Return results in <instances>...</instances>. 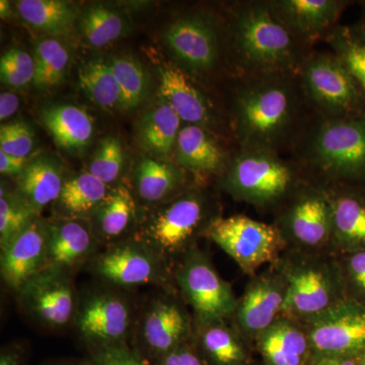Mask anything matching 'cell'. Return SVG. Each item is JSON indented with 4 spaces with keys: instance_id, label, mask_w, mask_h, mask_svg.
Wrapping results in <instances>:
<instances>
[{
    "instance_id": "6da1fadb",
    "label": "cell",
    "mask_w": 365,
    "mask_h": 365,
    "mask_svg": "<svg viewBox=\"0 0 365 365\" xmlns=\"http://www.w3.org/2000/svg\"><path fill=\"white\" fill-rule=\"evenodd\" d=\"M225 108L235 143L289 153L312 113L297 74L230 78Z\"/></svg>"
},
{
    "instance_id": "7a4b0ae2",
    "label": "cell",
    "mask_w": 365,
    "mask_h": 365,
    "mask_svg": "<svg viewBox=\"0 0 365 365\" xmlns=\"http://www.w3.org/2000/svg\"><path fill=\"white\" fill-rule=\"evenodd\" d=\"M232 78L299 74L314 48L302 44L274 16L269 0H242L223 14Z\"/></svg>"
},
{
    "instance_id": "3957f363",
    "label": "cell",
    "mask_w": 365,
    "mask_h": 365,
    "mask_svg": "<svg viewBox=\"0 0 365 365\" xmlns=\"http://www.w3.org/2000/svg\"><path fill=\"white\" fill-rule=\"evenodd\" d=\"M288 155L319 186L365 188V115L342 119L312 115Z\"/></svg>"
},
{
    "instance_id": "277c9868",
    "label": "cell",
    "mask_w": 365,
    "mask_h": 365,
    "mask_svg": "<svg viewBox=\"0 0 365 365\" xmlns=\"http://www.w3.org/2000/svg\"><path fill=\"white\" fill-rule=\"evenodd\" d=\"M220 216L213 197L202 185L194 182L176 198L153 208L140 220L132 237L148 245L170 267L197 246L199 237H205Z\"/></svg>"
},
{
    "instance_id": "5b68a950",
    "label": "cell",
    "mask_w": 365,
    "mask_h": 365,
    "mask_svg": "<svg viewBox=\"0 0 365 365\" xmlns=\"http://www.w3.org/2000/svg\"><path fill=\"white\" fill-rule=\"evenodd\" d=\"M292 160L265 148H237L225 176L218 181L235 200L261 210L278 211L309 182Z\"/></svg>"
},
{
    "instance_id": "8992f818",
    "label": "cell",
    "mask_w": 365,
    "mask_h": 365,
    "mask_svg": "<svg viewBox=\"0 0 365 365\" xmlns=\"http://www.w3.org/2000/svg\"><path fill=\"white\" fill-rule=\"evenodd\" d=\"M276 264L287 285L282 316L304 324L347 299L338 255L294 249Z\"/></svg>"
},
{
    "instance_id": "52a82bcc",
    "label": "cell",
    "mask_w": 365,
    "mask_h": 365,
    "mask_svg": "<svg viewBox=\"0 0 365 365\" xmlns=\"http://www.w3.org/2000/svg\"><path fill=\"white\" fill-rule=\"evenodd\" d=\"M163 38L172 61L204 88V81L223 62L230 69L223 16L207 9H192L170 21Z\"/></svg>"
},
{
    "instance_id": "ba28073f",
    "label": "cell",
    "mask_w": 365,
    "mask_h": 365,
    "mask_svg": "<svg viewBox=\"0 0 365 365\" xmlns=\"http://www.w3.org/2000/svg\"><path fill=\"white\" fill-rule=\"evenodd\" d=\"M297 76L312 115L327 119L365 115L364 93L331 50L314 49L304 59Z\"/></svg>"
},
{
    "instance_id": "9c48e42d",
    "label": "cell",
    "mask_w": 365,
    "mask_h": 365,
    "mask_svg": "<svg viewBox=\"0 0 365 365\" xmlns=\"http://www.w3.org/2000/svg\"><path fill=\"white\" fill-rule=\"evenodd\" d=\"M205 237L215 242L248 275L268 263H275L285 248L284 239L275 225L237 215L216 218Z\"/></svg>"
},
{
    "instance_id": "30bf717a",
    "label": "cell",
    "mask_w": 365,
    "mask_h": 365,
    "mask_svg": "<svg viewBox=\"0 0 365 365\" xmlns=\"http://www.w3.org/2000/svg\"><path fill=\"white\" fill-rule=\"evenodd\" d=\"M174 279L182 299L193 309L195 326L234 314L237 299L232 285L216 272L207 255L194 247L179 262Z\"/></svg>"
},
{
    "instance_id": "8fae6325",
    "label": "cell",
    "mask_w": 365,
    "mask_h": 365,
    "mask_svg": "<svg viewBox=\"0 0 365 365\" xmlns=\"http://www.w3.org/2000/svg\"><path fill=\"white\" fill-rule=\"evenodd\" d=\"M274 225L287 246L302 251L321 252L331 247L332 206L327 190L316 182H304L277 211Z\"/></svg>"
},
{
    "instance_id": "7c38bea8",
    "label": "cell",
    "mask_w": 365,
    "mask_h": 365,
    "mask_svg": "<svg viewBox=\"0 0 365 365\" xmlns=\"http://www.w3.org/2000/svg\"><path fill=\"white\" fill-rule=\"evenodd\" d=\"M158 71V97L173 108L182 124L202 127L235 143L225 108L213 100L207 88L173 61L160 60Z\"/></svg>"
},
{
    "instance_id": "4fadbf2b",
    "label": "cell",
    "mask_w": 365,
    "mask_h": 365,
    "mask_svg": "<svg viewBox=\"0 0 365 365\" xmlns=\"http://www.w3.org/2000/svg\"><path fill=\"white\" fill-rule=\"evenodd\" d=\"M91 263L96 275L117 287L170 285V266L148 245L134 237L108 247Z\"/></svg>"
},
{
    "instance_id": "5bb4252c",
    "label": "cell",
    "mask_w": 365,
    "mask_h": 365,
    "mask_svg": "<svg viewBox=\"0 0 365 365\" xmlns=\"http://www.w3.org/2000/svg\"><path fill=\"white\" fill-rule=\"evenodd\" d=\"M314 355L359 357L365 353V307L345 299L302 324Z\"/></svg>"
},
{
    "instance_id": "9a60e30c",
    "label": "cell",
    "mask_w": 365,
    "mask_h": 365,
    "mask_svg": "<svg viewBox=\"0 0 365 365\" xmlns=\"http://www.w3.org/2000/svg\"><path fill=\"white\" fill-rule=\"evenodd\" d=\"M239 146L213 132L182 124L178 137L174 162L198 185L210 179L220 181L230 168Z\"/></svg>"
},
{
    "instance_id": "2e32d148",
    "label": "cell",
    "mask_w": 365,
    "mask_h": 365,
    "mask_svg": "<svg viewBox=\"0 0 365 365\" xmlns=\"http://www.w3.org/2000/svg\"><path fill=\"white\" fill-rule=\"evenodd\" d=\"M287 281L277 264L254 276L241 299H237L234 316L242 335L257 339L282 316L287 297Z\"/></svg>"
},
{
    "instance_id": "e0dca14e",
    "label": "cell",
    "mask_w": 365,
    "mask_h": 365,
    "mask_svg": "<svg viewBox=\"0 0 365 365\" xmlns=\"http://www.w3.org/2000/svg\"><path fill=\"white\" fill-rule=\"evenodd\" d=\"M18 294L23 309L43 325L60 328L76 314V294L66 273L44 269L28 281Z\"/></svg>"
},
{
    "instance_id": "ac0fdd59",
    "label": "cell",
    "mask_w": 365,
    "mask_h": 365,
    "mask_svg": "<svg viewBox=\"0 0 365 365\" xmlns=\"http://www.w3.org/2000/svg\"><path fill=\"white\" fill-rule=\"evenodd\" d=\"M353 4L349 0H269L277 20L299 42L311 48L326 41Z\"/></svg>"
},
{
    "instance_id": "d6986e66",
    "label": "cell",
    "mask_w": 365,
    "mask_h": 365,
    "mask_svg": "<svg viewBox=\"0 0 365 365\" xmlns=\"http://www.w3.org/2000/svg\"><path fill=\"white\" fill-rule=\"evenodd\" d=\"M100 242L88 220H47V263L45 269L69 275L96 256Z\"/></svg>"
},
{
    "instance_id": "ffe728a7",
    "label": "cell",
    "mask_w": 365,
    "mask_h": 365,
    "mask_svg": "<svg viewBox=\"0 0 365 365\" xmlns=\"http://www.w3.org/2000/svg\"><path fill=\"white\" fill-rule=\"evenodd\" d=\"M130 325L128 304L110 292L91 295L76 313V327L81 336L103 346L122 344Z\"/></svg>"
},
{
    "instance_id": "44dd1931",
    "label": "cell",
    "mask_w": 365,
    "mask_h": 365,
    "mask_svg": "<svg viewBox=\"0 0 365 365\" xmlns=\"http://www.w3.org/2000/svg\"><path fill=\"white\" fill-rule=\"evenodd\" d=\"M46 263L47 220L39 217L1 250L2 279L18 294L28 281L44 270Z\"/></svg>"
},
{
    "instance_id": "7402d4cb",
    "label": "cell",
    "mask_w": 365,
    "mask_h": 365,
    "mask_svg": "<svg viewBox=\"0 0 365 365\" xmlns=\"http://www.w3.org/2000/svg\"><path fill=\"white\" fill-rule=\"evenodd\" d=\"M139 332L144 345L163 356L187 342L193 332V322L176 299L165 295L151 302Z\"/></svg>"
},
{
    "instance_id": "603a6c76",
    "label": "cell",
    "mask_w": 365,
    "mask_h": 365,
    "mask_svg": "<svg viewBox=\"0 0 365 365\" xmlns=\"http://www.w3.org/2000/svg\"><path fill=\"white\" fill-rule=\"evenodd\" d=\"M332 206L331 248L337 255L365 251V188L324 187Z\"/></svg>"
},
{
    "instance_id": "cb8c5ba5",
    "label": "cell",
    "mask_w": 365,
    "mask_h": 365,
    "mask_svg": "<svg viewBox=\"0 0 365 365\" xmlns=\"http://www.w3.org/2000/svg\"><path fill=\"white\" fill-rule=\"evenodd\" d=\"M190 175L174 160L143 158L134 170L137 198L153 208L169 202L191 187Z\"/></svg>"
},
{
    "instance_id": "d4e9b609",
    "label": "cell",
    "mask_w": 365,
    "mask_h": 365,
    "mask_svg": "<svg viewBox=\"0 0 365 365\" xmlns=\"http://www.w3.org/2000/svg\"><path fill=\"white\" fill-rule=\"evenodd\" d=\"M66 179L61 160L43 153L30 158L25 170L16 179L14 191L41 216L46 206L56 202Z\"/></svg>"
},
{
    "instance_id": "484cf974",
    "label": "cell",
    "mask_w": 365,
    "mask_h": 365,
    "mask_svg": "<svg viewBox=\"0 0 365 365\" xmlns=\"http://www.w3.org/2000/svg\"><path fill=\"white\" fill-rule=\"evenodd\" d=\"M256 340L268 365H307L313 355L304 325L285 316L276 319Z\"/></svg>"
},
{
    "instance_id": "4316f807",
    "label": "cell",
    "mask_w": 365,
    "mask_h": 365,
    "mask_svg": "<svg viewBox=\"0 0 365 365\" xmlns=\"http://www.w3.org/2000/svg\"><path fill=\"white\" fill-rule=\"evenodd\" d=\"M182 120L167 102L158 97L136 124V139L150 158L174 160Z\"/></svg>"
},
{
    "instance_id": "83f0119b",
    "label": "cell",
    "mask_w": 365,
    "mask_h": 365,
    "mask_svg": "<svg viewBox=\"0 0 365 365\" xmlns=\"http://www.w3.org/2000/svg\"><path fill=\"white\" fill-rule=\"evenodd\" d=\"M137 201L127 185L119 184L96 211L90 222L98 242L108 247L125 241L126 235L138 227ZM135 234V232H134Z\"/></svg>"
},
{
    "instance_id": "f1b7e54d",
    "label": "cell",
    "mask_w": 365,
    "mask_h": 365,
    "mask_svg": "<svg viewBox=\"0 0 365 365\" xmlns=\"http://www.w3.org/2000/svg\"><path fill=\"white\" fill-rule=\"evenodd\" d=\"M41 120L56 145L67 153L86 150L95 135L93 118L78 106H47L41 111Z\"/></svg>"
},
{
    "instance_id": "f546056e",
    "label": "cell",
    "mask_w": 365,
    "mask_h": 365,
    "mask_svg": "<svg viewBox=\"0 0 365 365\" xmlns=\"http://www.w3.org/2000/svg\"><path fill=\"white\" fill-rule=\"evenodd\" d=\"M112 189L88 170L66 177L59 198L55 202V218L90 222Z\"/></svg>"
},
{
    "instance_id": "4dcf8cb0",
    "label": "cell",
    "mask_w": 365,
    "mask_h": 365,
    "mask_svg": "<svg viewBox=\"0 0 365 365\" xmlns=\"http://www.w3.org/2000/svg\"><path fill=\"white\" fill-rule=\"evenodd\" d=\"M18 13L29 26L50 36H68L78 26L81 11L63 0H21Z\"/></svg>"
},
{
    "instance_id": "1f68e13d",
    "label": "cell",
    "mask_w": 365,
    "mask_h": 365,
    "mask_svg": "<svg viewBox=\"0 0 365 365\" xmlns=\"http://www.w3.org/2000/svg\"><path fill=\"white\" fill-rule=\"evenodd\" d=\"M78 28L86 44L103 48L125 37L131 31L127 14L105 4H93L81 11Z\"/></svg>"
},
{
    "instance_id": "d6a6232c",
    "label": "cell",
    "mask_w": 365,
    "mask_h": 365,
    "mask_svg": "<svg viewBox=\"0 0 365 365\" xmlns=\"http://www.w3.org/2000/svg\"><path fill=\"white\" fill-rule=\"evenodd\" d=\"M325 42L351 74L365 97V24L338 25Z\"/></svg>"
},
{
    "instance_id": "836d02e7",
    "label": "cell",
    "mask_w": 365,
    "mask_h": 365,
    "mask_svg": "<svg viewBox=\"0 0 365 365\" xmlns=\"http://www.w3.org/2000/svg\"><path fill=\"white\" fill-rule=\"evenodd\" d=\"M78 83L93 104L107 111L122 109V93L111 67L106 60L91 59L78 69Z\"/></svg>"
},
{
    "instance_id": "e575fe53",
    "label": "cell",
    "mask_w": 365,
    "mask_h": 365,
    "mask_svg": "<svg viewBox=\"0 0 365 365\" xmlns=\"http://www.w3.org/2000/svg\"><path fill=\"white\" fill-rule=\"evenodd\" d=\"M199 343L206 356L215 365H242L246 352L237 334L225 319L195 326Z\"/></svg>"
},
{
    "instance_id": "d590c367",
    "label": "cell",
    "mask_w": 365,
    "mask_h": 365,
    "mask_svg": "<svg viewBox=\"0 0 365 365\" xmlns=\"http://www.w3.org/2000/svg\"><path fill=\"white\" fill-rule=\"evenodd\" d=\"M36 73L33 85L39 91H50L61 85L71 64V53L56 39L40 40L34 47Z\"/></svg>"
},
{
    "instance_id": "8d00e7d4",
    "label": "cell",
    "mask_w": 365,
    "mask_h": 365,
    "mask_svg": "<svg viewBox=\"0 0 365 365\" xmlns=\"http://www.w3.org/2000/svg\"><path fill=\"white\" fill-rule=\"evenodd\" d=\"M122 93V109H135L146 100L150 91L148 69L130 55H117L108 60Z\"/></svg>"
},
{
    "instance_id": "74e56055",
    "label": "cell",
    "mask_w": 365,
    "mask_h": 365,
    "mask_svg": "<svg viewBox=\"0 0 365 365\" xmlns=\"http://www.w3.org/2000/svg\"><path fill=\"white\" fill-rule=\"evenodd\" d=\"M41 217L16 194L1 185L0 193V249H4L31 223Z\"/></svg>"
},
{
    "instance_id": "f35d334b",
    "label": "cell",
    "mask_w": 365,
    "mask_h": 365,
    "mask_svg": "<svg viewBox=\"0 0 365 365\" xmlns=\"http://www.w3.org/2000/svg\"><path fill=\"white\" fill-rule=\"evenodd\" d=\"M124 163L122 141L117 137L109 136L100 141L86 170L113 188V185L121 177Z\"/></svg>"
},
{
    "instance_id": "ab89813d",
    "label": "cell",
    "mask_w": 365,
    "mask_h": 365,
    "mask_svg": "<svg viewBox=\"0 0 365 365\" xmlns=\"http://www.w3.org/2000/svg\"><path fill=\"white\" fill-rule=\"evenodd\" d=\"M35 60L20 48H11L0 59V81L11 88H23L34 83Z\"/></svg>"
},
{
    "instance_id": "60d3db41",
    "label": "cell",
    "mask_w": 365,
    "mask_h": 365,
    "mask_svg": "<svg viewBox=\"0 0 365 365\" xmlns=\"http://www.w3.org/2000/svg\"><path fill=\"white\" fill-rule=\"evenodd\" d=\"M35 131L25 121L9 122L0 127V150L14 157L29 158L35 148Z\"/></svg>"
},
{
    "instance_id": "b9f144b4",
    "label": "cell",
    "mask_w": 365,
    "mask_h": 365,
    "mask_svg": "<svg viewBox=\"0 0 365 365\" xmlns=\"http://www.w3.org/2000/svg\"><path fill=\"white\" fill-rule=\"evenodd\" d=\"M346 297L365 307V251L338 255Z\"/></svg>"
},
{
    "instance_id": "7bdbcfd3",
    "label": "cell",
    "mask_w": 365,
    "mask_h": 365,
    "mask_svg": "<svg viewBox=\"0 0 365 365\" xmlns=\"http://www.w3.org/2000/svg\"><path fill=\"white\" fill-rule=\"evenodd\" d=\"M95 361L96 365H145L135 353L122 344L103 346Z\"/></svg>"
},
{
    "instance_id": "ee69618b",
    "label": "cell",
    "mask_w": 365,
    "mask_h": 365,
    "mask_svg": "<svg viewBox=\"0 0 365 365\" xmlns=\"http://www.w3.org/2000/svg\"><path fill=\"white\" fill-rule=\"evenodd\" d=\"M160 365H207L186 343L162 356Z\"/></svg>"
},
{
    "instance_id": "f6af8a7d",
    "label": "cell",
    "mask_w": 365,
    "mask_h": 365,
    "mask_svg": "<svg viewBox=\"0 0 365 365\" xmlns=\"http://www.w3.org/2000/svg\"><path fill=\"white\" fill-rule=\"evenodd\" d=\"M29 160L30 158L14 157L0 150V173L2 176L14 177L16 179L25 170Z\"/></svg>"
},
{
    "instance_id": "bcb514c9",
    "label": "cell",
    "mask_w": 365,
    "mask_h": 365,
    "mask_svg": "<svg viewBox=\"0 0 365 365\" xmlns=\"http://www.w3.org/2000/svg\"><path fill=\"white\" fill-rule=\"evenodd\" d=\"M21 100L13 91H2L0 93V120L9 119L18 112Z\"/></svg>"
},
{
    "instance_id": "7dc6e473",
    "label": "cell",
    "mask_w": 365,
    "mask_h": 365,
    "mask_svg": "<svg viewBox=\"0 0 365 365\" xmlns=\"http://www.w3.org/2000/svg\"><path fill=\"white\" fill-rule=\"evenodd\" d=\"M314 355L309 365H359V357L340 355Z\"/></svg>"
},
{
    "instance_id": "c3c4849f",
    "label": "cell",
    "mask_w": 365,
    "mask_h": 365,
    "mask_svg": "<svg viewBox=\"0 0 365 365\" xmlns=\"http://www.w3.org/2000/svg\"><path fill=\"white\" fill-rule=\"evenodd\" d=\"M0 365H19V355L13 352L2 353Z\"/></svg>"
},
{
    "instance_id": "681fc988",
    "label": "cell",
    "mask_w": 365,
    "mask_h": 365,
    "mask_svg": "<svg viewBox=\"0 0 365 365\" xmlns=\"http://www.w3.org/2000/svg\"><path fill=\"white\" fill-rule=\"evenodd\" d=\"M0 13H1L2 19H6L7 16H11V4H9V1H4V0L0 1Z\"/></svg>"
},
{
    "instance_id": "f907efd6",
    "label": "cell",
    "mask_w": 365,
    "mask_h": 365,
    "mask_svg": "<svg viewBox=\"0 0 365 365\" xmlns=\"http://www.w3.org/2000/svg\"><path fill=\"white\" fill-rule=\"evenodd\" d=\"M359 4L361 6V18H360V20L365 24V1H360Z\"/></svg>"
},
{
    "instance_id": "816d5d0a",
    "label": "cell",
    "mask_w": 365,
    "mask_h": 365,
    "mask_svg": "<svg viewBox=\"0 0 365 365\" xmlns=\"http://www.w3.org/2000/svg\"><path fill=\"white\" fill-rule=\"evenodd\" d=\"M359 365H365V353L359 356Z\"/></svg>"
}]
</instances>
